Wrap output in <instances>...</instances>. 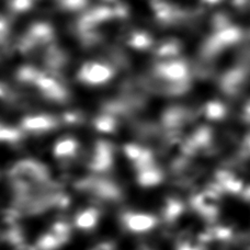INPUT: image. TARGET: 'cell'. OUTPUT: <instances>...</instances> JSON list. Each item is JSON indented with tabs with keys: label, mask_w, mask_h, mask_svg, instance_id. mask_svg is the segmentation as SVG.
Returning <instances> with one entry per match:
<instances>
[{
	"label": "cell",
	"mask_w": 250,
	"mask_h": 250,
	"mask_svg": "<svg viewBox=\"0 0 250 250\" xmlns=\"http://www.w3.org/2000/svg\"><path fill=\"white\" fill-rule=\"evenodd\" d=\"M33 0H11V7L15 11L22 12L32 6Z\"/></svg>",
	"instance_id": "d6986e66"
},
{
	"label": "cell",
	"mask_w": 250,
	"mask_h": 250,
	"mask_svg": "<svg viewBox=\"0 0 250 250\" xmlns=\"http://www.w3.org/2000/svg\"><path fill=\"white\" fill-rule=\"evenodd\" d=\"M182 212H184V204L179 201L172 200L169 201L166 204L164 209V217L167 222H173L176 221L178 217L181 216Z\"/></svg>",
	"instance_id": "30bf717a"
},
{
	"label": "cell",
	"mask_w": 250,
	"mask_h": 250,
	"mask_svg": "<svg viewBox=\"0 0 250 250\" xmlns=\"http://www.w3.org/2000/svg\"><path fill=\"white\" fill-rule=\"evenodd\" d=\"M11 177L16 185L22 188L43 181L47 177V171L41 164L32 160H24L13 167Z\"/></svg>",
	"instance_id": "6da1fadb"
},
{
	"label": "cell",
	"mask_w": 250,
	"mask_h": 250,
	"mask_svg": "<svg viewBox=\"0 0 250 250\" xmlns=\"http://www.w3.org/2000/svg\"><path fill=\"white\" fill-rule=\"evenodd\" d=\"M100 213L97 208H87L79 213L75 220V224L80 229L89 230L95 227L99 222Z\"/></svg>",
	"instance_id": "ba28073f"
},
{
	"label": "cell",
	"mask_w": 250,
	"mask_h": 250,
	"mask_svg": "<svg viewBox=\"0 0 250 250\" xmlns=\"http://www.w3.org/2000/svg\"><path fill=\"white\" fill-rule=\"evenodd\" d=\"M111 158L109 154L108 146L105 144H99L96 148V154L93 155V158L91 160L90 167L92 170L101 171L105 170L106 168L110 166Z\"/></svg>",
	"instance_id": "9c48e42d"
},
{
	"label": "cell",
	"mask_w": 250,
	"mask_h": 250,
	"mask_svg": "<svg viewBox=\"0 0 250 250\" xmlns=\"http://www.w3.org/2000/svg\"><path fill=\"white\" fill-rule=\"evenodd\" d=\"M2 95V88H1V86H0V96Z\"/></svg>",
	"instance_id": "44dd1931"
},
{
	"label": "cell",
	"mask_w": 250,
	"mask_h": 250,
	"mask_svg": "<svg viewBox=\"0 0 250 250\" xmlns=\"http://www.w3.org/2000/svg\"><path fill=\"white\" fill-rule=\"evenodd\" d=\"M78 150V142L73 137H65L57 141L53 148L55 157L57 158H69L74 156Z\"/></svg>",
	"instance_id": "52a82bcc"
},
{
	"label": "cell",
	"mask_w": 250,
	"mask_h": 250,
	"mask_svg": "<svg viewBox=\"0 0 250 250\" xmlns=\"http://www.w3.org/2000/svg\"><path fill=\"white\" fill-rule=\"evenodd\" d=\"M176 250H203L202 246H201V243H193L189 239H182L178 244Z\"/></svg>",
	"instance_id": "e0dca14e"
},
{
	"label": "cell",
	"mask_w": 250,
	"mask_h": 250,
	"mask_svg": "<svg viewBox=\"0 0 250 250\" xmlns=\"http://www.w3.org/2000/svg\"><path fill=\"white\" fill-rule=\"evenodd\" d=\"M6 31H7V23L4 19H0V38L4 37V34H6Z\"/></svg>",
	"instance_id": "ffe728a7"
},
{
	"label": "cell",
	"mask_w": 250,
	"mask_h": 250,
	"mask_svg": "<svg viewBox=\"0 0 250 250\" xmlns=\"http://www.w3.org/2000/svg\"><path fill=\"white\" fill-rule=\"evenodd\" d=\"M20 138V133L12 127L0 125V142H16Z\"/></svg>",
	"instance_id": "5bb4252c"
},
{
	"label": "cell",
	"mask_w": 250,
	"mask_h": 250,
	"mask_svg": "<svg viewBox=\"0 0 250 250\" xmlns=\"http://www.w3.org/2000/svg\"><path fill=\"white\" fill-rule=\"evenodd\" d=\"M193 204L200 215L208 218V220H212V218L216 217L218 212V202L217 199L214 198V195L208 194L199 196Z\"/></svg>",
	"instance_id": "8992f818"
},
{
	"label": "cell",
	"mask_w": 250,
	"mask_h": 250,
	"mask_svg": "<svg viewBox=\"0 0 250 250\" xmlns=\"http://www.w3.org/2000/svg\"><path fill=\"white\" fill-rule=\"evenodd\" d=\"M52 30L48 25L39 23L34 25L32 30H31V37L32 39H39V40H47L51 37Z\"/></svg>",
	"instance_id": "4fadbf2b"
},
{
	"label": "cell",
	"mask_w": 250,
	"mask_h": 250,
	"mask_svg": "<svg viewBox=\"0 0 250 250\" xmlns=\"http://www.w3.org/2000/svg\"><path fill=\"white\" fill-rule=\"evenodd\" d=\"M62 243L57 239L51 231L47 234H44L41 238L38 240L39 250H55L59 248Z\"/></svg>",
	"instance_id": "8fae6325"
},
{
	"label": "cell",
	"mask_w": 250,
	"mask_h": 250,
	"mask_svg": "<svg viewBox=\"0 0 250 250\" xmlns=\"http://www.w3.org/2000/svg\"><path fill=\"white\" fill-rule=\"evenodd\" d=\"M57 126L56 119L50 115H33L22 121V127L29 132H46Z\"/></svg>",
	"instance_id": "277c9868"
},
{
	"label": "cell",
	"mask_w": 250,
	"mask_h": 250,
	"mask_svg": "<svg viewBox=\"0 0 250 250\" xmlns=\"http://www.w3.org/2000/svg\"><path fill=\"white\" fill-rule=\"evenodd\" d=\"M35 83L41 89V91L50 99L61 100L65 98V90L61 87V84L48 76L40 74L39 77L35 80Z\"/></svg>",
	"instance_id": "5b68a950"
},
{
	"label": "cell",
	"mask_w": 250,
	"mask_h": 250,
	"mask_svg": "<svg viewBox=\"0 0 250 250\" xmlns=\"http://www.w3.org/2000/svg\"><path fill=\"white\" fill-rule=\"evenodd\" d=\"M96 127L101 132H109L112 129V121L106 117H100L95 121Z\"/></svg>",
	"instance_id": "ac0fdd59"
},
{
	"label": "cell",
	"mask_w": 250,
	"mask_h": 250,
	"mask_svg": "<svg viewBox=\"0 0 250 250\" xmlns=\"http://www.w3.org/2000/svg\"><path fill=\"white\" fill-rule=\"evenodd\" d=\"M88 0H60L62 7L69 11L79 10L86 6Z\"/></svg>",
	"instance_id": "9a60e30c"
},
{
	"label": "cell",
	"mask_w": 250,
	"mask_h": 250,
	"mask_svg": "<svg viewBox=\"0 0 250 250\" xmlns=\"http://www.w3.org/2000/svg\"><path fill=\"white\" fill-rule=\"evenodd\" d=\"M51 233L55 236V237L60 240L62 245L66 243L69 238L70 235V229L69 226L64 222H57L52 227Z\"/></svg>",
	"instance_id": "7c38bea8"
},
{
	"label": "cell",
	"mask_w": 250,
	"mask_h": 250,
	"mask_svg": "<svg viewBox=\"0 0 250 250\" xmlns=\"http://www.w3.org/2000/svg\"><path fill=\"white\" fill-rule=\"evenodd\" d=\"M111 75V69L108 66L101 62H84L82 68L78 71V79L80 82L87 84H101L109 80Z\"/></svg>",
	"instance_id": "3957f363"
},
{
	"label": "cell",
	"mask_w": 250,
	"mask_h": 250,
	"mask_svg": "<svg viewBox=\"0 0 250 250\" xmlns=\"http://www.w3.org/2000/svg\"><path fill=\"white\" fill-rule=\"evenodd\" d=\"M125 229L134 234H145L158 225V218L151 213L128 212L122 216Z\"/></svg>",
	"instance_id": "7a4b0ae2"
},
{
	"label": "cell",
	"mask_w": 250,
	"mask_h": 250,
	"mask_svg": "<svg viewBox=\"0 0 250 250\" xmlns=\"http://www.w3.org/2000/svg\"><path fill=\"white\" fill-rule=\"evenodd\" d=\"M40 73H38L34 68H31V67H24L22 68L19 73V78L23 82H34L39 77Z\"/></svg>",
	"instance_id": "2e32d148"
},
{
	"label": "cell",
	"mask_w": 250,
	"mask_h": 250,
	"mask_svg": "<svg viewBox=\"0 0 250 250\" xmlns=\"http://www.w3.org/2000/svg\"><path fill=\"white\" fill-rule=\"evenodd\" d=\"M249 250H250V249H249Z\"/></svg>",
	"instance_id": "7402d4cb"
}]
</instances>
